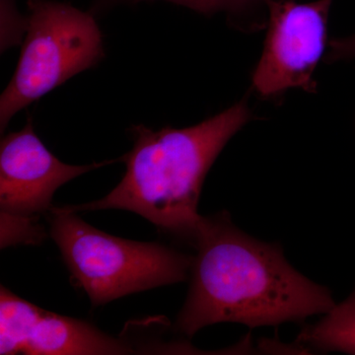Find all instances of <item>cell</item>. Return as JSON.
Here are the masks:
<instances>
[{
  "label": "cell",
  "instance_id": "cell-1",
  "mask_svg": "<svg viewBox=\"0 0 355 355\" xmlns=\"http://www.w3.org/2000/svg\"><path fill=\"white\" fill-rule=\"evenodd\" d=\"M193 246L190 291L175 327L182 335L223 322L277 326L336 305L328 288L287 263L279 245L242 232L226 212L202 217Z\"/></svg>",
  "mask_w": 355,
  "mask_h": 355
},
{
  "label": "cell",
  "instance_id": "cell-2",
  "mask_svg": "<svg viewBox=\"0 0 355 355\" xmlns=\"http://www.w3.org/2000/svg\"><path fill=\"white\" fill-rule=\"evenodd\" d=\"M250 119L246 103L240 102L191 128L153 130L135 125L121 183L101 200L65 207L76 212L128 210L193 245L202 219L198 203L205 176Z\"/></svg>",
  "mask_w": 355,
  "mask_h": 355
},
{
  "label": "cell",
  "instance_id": "cell-3",
  "mask_svg": "<svg viewBox=\"0 0 355 355\" xmlns=\"http://www.w3.org/2000/svg\"><path fill=\"white\" fill-rule=\"evenodd\" d=\"M51 236L94 306L188 279L193 257L153 242L114 237L67 207L50 210Z\"/></svg>",
  "mask_w": 355,
  "mask_h": 355
},
{
  "label": "cell",
  "instance_id": "cell-4",
  "mask_svg": "<svg viewBox=\"0 0 355 355\" xmlns=\"http://www.w3.org/2000/svg\"><path fill=\"white\" fill-rule=\"evenodd\" d=\"M28 25L17 69L0 98V128L12 116L104 55L89 12L53 0H28Z\"/></svg>",
  "mask_w": 355,
  "mask_h": 355
},
{
  "label": "cell",
  "instance_id": "cell-5",
  "mask_svg": "<svg viewBox=\"0 0 355 355\" xmlns=\"http://www.w3.org/2000/svg\"><path fill=\"white\" fill-rule=\"evenodd\" d=\"M331 3L333 0L268 2L270 27L253 74V86L261 97H275L291 88L316 92L313 74L326 46Z\"/></svg>",
  "mask_w": 355,
  "mask_h": 355
},
{
  "label": "cell",
  "instance_id": "cell-6",
  "mask_svg": "<svg viewBox=\"0 0 355 355\" xmlns=\"http://www.w3.org/2000/svg\"><path fill=\"white\" fill-rule=\"evenodd\" d=\"M132 350L92 324L42 309L1 286V355L125 354Z\"/></svg>",
  "mask_w": 355,
  "mask_h": 355
},
{
  "label": "cell",
  "instance_id": "cell-7",
  "mask_svg": "<svg viewBox=\"0 0 355 355\" xmlns=\"http://www.w3.org/2000/svg\"><path fill=\"white\" fill-rule=\"evenodd\" d=\"M107 164H65L41 141L29 118L22 130L8 133L0 144L1 214L38 217L53 209L51 200L60 187Z\"/></svg>",
  "mask_w": 355,
  "mask_h": 355
},
{
  "label": "cell",
  "instance_id": "cell-8",
  "mask_svg": "<svg viewBox=\"0 0 355 355\" xmlns=\"http://www.w3.org/2000/svg\"><path fill=\"white\" fill-rule=\"evenodd\" d=\"M297 343L318 352L355 354V289L343 302L326 313L321 321L304 327Z\"/></svg>",
  "mask_w": 355,
  "mask_h": 355
},
{
  "label": "cell",
  "instance_id": "cell-9",
  "mask_svg": "<svg viewBox=\"0 0 355 355\" xmlns=\"http://www.w3.org/2000/svg\"><path fill=\"white\" fill-rule=\"evenodd\" d=\"M43 228L35 217L1 214V247L17 243H37L43 239Z\"/></svg>",
  "mask_w": 355,
  "mask_h": 355
},
{
  "label": "cell",
  "instance_id": "cell-10",
  "mask_svg": "<svg viewBox=\"0 0 355 355\" xmlns=\"http://www.w3.org/2000/svg\"><path fill=\"white\" fill-rule=\"evenodd\" d=\"M150 1L171 2L205 15H212L217 12H239L258 3L268 6L270 0H132V3Z\"/></svg>",
  "mask_w": 355,
  "mask_h": 355
},
{
  "label": "cell",
  "instance_id": "cell-11",
  "mask_svg": "<svg viewBox=\"0 0 355 355\" xmlns=\"http://www.w3.org/2000/svg\"><path fill=\"white\" fill-rule=\"evenodd\" d=\"M1 8V50L6 51L21 41L27 31V16L19 13L15 0H0Z\"/></svg>",
  "mask_w": 355,
  "mask_h": 355
},
{
  "label": "cell",
  "instance_id": "cell-12",
  "mask_svg": "<svg viewBox=\"0 0 355 355\" xmlns=\"http://www.w3.org/2000/svg\"><path fill=\"white\" fill-rule=\"evenodd\" d=\"M329 46L330 53L327 55V62L355 58V34L345 38L333 39Z\"/></svg>",
  "mask_w": 355,
  "mask_h": 355
},
{
  "label": "cell",
  "instance_id": "cell-13",
  "mask_svg": "<svg viewBox=\"0 0 355 355\" xmlns=\"http://www.w3.org/2000/svg\"><path fill=\"white\" fill-rule=\"evenodd\" d=\"M132 2V0H99L100 4H102V6H109V4H116L119 3V2ZM99 2H98V4H99Z\"/></svg>",
  "mask_w": 355,
  "mask_h": 355
}]
</instances>
